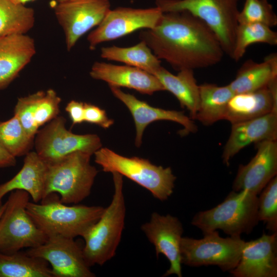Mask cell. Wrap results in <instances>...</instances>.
<instances>
[{"instance_id":"277c9868","label":"cell","mask_w":277,"mask_h":277,"mask_svg":"<svg viewBox=\"0 0 277 277\" xmlns=\"http://www.w3.org/2000/svg\"><path fill=\"white\" fill-rule=\"evenodd\" d=\"M258 209L257 195L232 190L214 208L196 213L191 224L203 234L220 229L230 236H240L250 233L258 224Z\"/></svg>"},{"instance_id":"74e56055","label":"cell","mask_w":277,"mask_h":277,"mask_svg":"<svg viewBox=\"0 0 277 277\" xmlns=\"http://www.w3.org/2000/svg\"><path fill=\"white\" fill-rule=\"evenodd\" d=\"M13 2L17 4L25 5L27 3L33 2L35 0H11Z\"/></svg>"},{"instance_id":"484cf974","label":"cell","mask_w":277,"mask_h":277,"mask_svg":"<svg viewBox=\"0 0 277 277\" xmlns=\"http://www.w3.org/2000/svg\"><path fill=\"white\" fill-rule=\"evenodd\" d=\"M0 277H54L49 264L44 259L21 250L0 251Z\"/></svg>"},{"instance_id":"f546056e","label":"cell","mask_w":277,"mask_h":277,"mask_svg":"<svg viewBox=\"0 0 277 277\" xmlns=\"http://www.w3.org/2000/svg\"><path fill=\"white\" fill-rule=\"evenodd\" d=\"M33 139L27 134L16 116L0 122V145L13 156L28 153Z\"/></svg>"},{"instance_id":"d6986e66","label":"cell","mask_w":277,"mask_h":277,"mask_svg":"<svg viewBox=\"0 0 277 277\" xmlns=\"http://www.w3.org/2000/svg\"><path fill=\"white\" fill-rule=\"evenodd\" d=\"M89 74L92 78L103 81L109 86L126 87L142 94L151 95L155 92L165 90L153 74L130 66L96 62L93 64Z\"/></svg>"},{"instance_id":"d4e9b609","label":"cell","mask_w":277,"mask_h":277,"mask_svg":"<svg viewBox=\"0 0 277 277\" xmlns=\"http://www.w3.org/2000/svg\"><path fill=\"white\" fill-rule=\"evenodd\" d=\"M200 102L194 119L204 125L224 120L227 106L234 93L228 85L204 83L199 85Z\"/></svg>"},{"instance_id":"8992f818","label":"cell","mask_w":277,"mask_h":277,"mask_svg":"<svg viewBox=\"0 0 277 277\" xmlns=\"http://www.w3.org/2000/svg\"><path fill=\"white\" fill-rule=\"evenodd\" d=\"M95 162L106 172H117L149 191L159 200L173 193L176 176L170 167L164 168L138 157H125L101 147L94 153Z\"/></svg>"},{"instance_id":"44dd1931","label":"cell","mask_w":277,"mask_h":277,"mask_svg":"<svg viewBox=\"0 0 277 277\" xmlns=\"http://www.w3.org/2000/svg\"><path fill=\"white\" fill-rule=\"evenodd\" d=\"M35 53L34 40L27 34L0 36V90L18 75Z\"/></svg>"},{"instance_id":"603a6c76","label":"cell","mask_w":277,"mask_h":277,"mask_svg":"<svg viewBox=\"0 0 277 277\" xmlns=\"http://www.w3.org/2000/svg\"><path fill=\"white\" fill-rule=\"evenodd\" d=\"M153 74L161 82L165 90L173 94L181 107L189 111L190 118L194 120L199 106L200 91L193 70L184 69L174 75L161 66Z\"/></svg>"},{"instance_id":"9a60e30c","label":"cell","mask_w":277,"mask_h":277,"mask_svg":"<svg viewBox=\"0 0 277 277\" xmlns=\"http://www.w3.org/2000/svg\"><path fill=\"white\" fill-rule=\"evenodd\" d=\"M256 153L245 165H240L232 189L245 190L258 195L277 173L276 141H264L255 143Z\"/></svg>"},{"instance_id":"e575fe53","label":"cell","mask_w":277,"mask_h":277,"mask_svg":"<svg viewBox=\"0 0 277 277\" xmlns=\"http://www.w3.org/2000/svg\"><path fill=\"white\" fill-rule=\"evenodd\" d=\"M84 122L97 125L104 129L109 128L114 123V121L108 117L105 110L87 103H84Z\"/></svg>"},{"instance_id":"4316f807","label":"cell","mask_w":277,"mask_h":277,"mask_svg":"<svg viewBox=\"0 0 277 277\" xmlns=\"http://www.w3.org/2000/svg\"><path fill=\"white\" fill-rule=\"evenodd\" d=\"M101 56L107 60L121 62L127 66L141 69L152 74L161 66V60L142 41L128 47L114 45L103 47L101 49Z\"/></svg>"},{"instance_id":"4fadbf2b","label":"cell","mask_w":277,"mask_h":277,"mask_svg":"<svg viewBox=\"0 0 277 277\" xmlns=\"http://www.w3.org/2000/svg\"><path fill=\"white\" fill-rule=\"evenodd\" d=\"M110 10L109 0H69L57 3L54 10L70 51L78 40L97 27Z\"/></svg>"},{"instance_id":"8fae6325","label":"cell","mask_w":277,"mask_h":277,"mask_svg":"<svg viewBox=\"0 0 277 277\" xmlns=\"http://www.w3.org/2000/svg\"><path fill=\"white\" fill-rule=\"evenodd\" d=\"M163 12L157 7L147 9L120 7L110 10L102 21L87 36L89 48L114 40L140 29H152Z\"/></svg>"},{"instance_id":"f35d334b","label":"cell","mask_w":277,"mask_h":277,"mask_svg":"<svg viewBox=\"0 0 277 277\" xmlns=\"http://www.w3.org/2000/svg\"><path fill=\"white\" fill-rule=\"evenodd\" d=\"M5 206H6V203H5L4 204H2L1 206H0V217L5 209Z\"/></svg>"},{"instance_id":"f1b7e54d","label":"cell","mask_w":277,"mask_h":277,"mask_svg":"<svg viewBox=\"0 0 277 277\" xmlns=\"http://www.w3.org/2000/svg\"><path fill=\"white\" fill-rule=\"evenodd\" d=\"M259 43L276 45V32L270 27L261 23H239L232 59L239 61L244 56L249 46Z\"/></svg>"},{"instance_id":"7c38bea8","label":"cell","mask_w":277,"mask_h":277,"mask_svg":"<svg viewBox=\"0 0 277 277\" xmlns=\"http://www.w3.org/2000/svg\"><path fill=\"white\" fill-rule=\"evenodd\" d=\"M26 252L46 260L51 266L54 277H94L84 258L83 247L74 239L61 235L46 241Z\"/></svg>"},{"instance_id":"3957f363","label":"cell","mask_w":277,"mask_h":277,"mask_svg":"<svg viewBox=\"0 0 277 277\" xmlns=\"http://www.w3.org/2000/svg\"><path fill=\"white\" fill-rule=\"evenodd\" d=\"M111 173L114 188L111 202L82 236L85 242L84 258L90 267L102 266L115 256L124 228L126 208L123 176L115 172Z\"/></svg>"},{"instance_id":"30bf717a","label":"cell","mask_w":277,"mask_h":277,"mask_svg":"<svg viewBox=\"0 0 277 277\" xmlns=\"http://www.w3.org/2000/svg\"><path fill=\"white\" fill-rule=\"evenodd\" d=\"M66 122L64 117L57 116L36 133L35 152L46 164L58 161L76 151L92 155L102 147L97 135L74 134L66 129Z\"/></svg>"},{"instance_id":"ba28073f","label":"cell","mask_w":277,"mask_h":277,"mask_svg":"<svg viewBox=\"0 0 277 277\" xmlns=\"http://www.w3.org/2000/svg\"><path fill=\"white\" fill-rule=\"evenodd\" d=\"M30 195L25 191L10 192L0 217V251L12 253L44 243L47 235L27 212Z\"/></svg>"},{"instance_id":"d6a6232c","label":"cell","mask_w":277,"mask_h":277,"mask_svg":"<svg viewBox=\"0 0 277 277\" xmlns=\"http://www.w3.org/2000/svg\"><path fill=\"white\" fill-rule=\"evenodd\" d=\"M35 93L34 118L39 128L58 116L61 98L52 89Z\"/></svg>"},{"instance_id":"ab89813d","label":"cell","mask_w":277,"mask_h":277,"mask_svg":"<svg viewBox=\"0 0 277 277\" xmlns=\"http://www.w3.org/2000/svg\"><path fill=\"white\" fill-rule=\"evenodd\" d=\"M57 3H60L62 2H64L69 0H55Z\"/></svg>"},{"instance_id":"4dcf8cb0","label":"cell","mask_w":277,"mask_h":277,"mask_svg":"<svg viewBox=\"0 0 277 277\" xmlns=\"http://www.w3.org/2000/svg\"><path fill=\"white\" fill-rule=\"evenodd\" d=\"M258 197V216L259 221L264 222L266 228L277 231V177L267 184Z\"/></svg>"},{"instance_id":"9c48e42d","label":"cell","mask_w":277,"mask_h":277,"mask_svg":"<svg viewBox=\"0 0 277 277\" xmlns=\"http://www.w3.org/2000/svg\"><path fill=\"white\" fill-rule=\"evenodd\" d=\"M245 242L240 236L221 237L217 230L204 233L201 239L182 237L181 263L190 267L216 265L230 272L239 263Z\"/></svg>"},{"instance_id":"d590c367","label":"cell","mask_w":277,"mask_h":277,"mask_svg":"<svg viewBox=\"0 0 277 277\" xmlns=\"http://www.w3.org/2000/svg\"><path fill=\"white\" fill-rule=\"evenodd\" d=\"M72 122V126L84 122V103L74 100L70 101L65 108Z\"/></svg>"},{"instance_id":"7402d4cb","label":"cell","mask_w":277,"mask_h":277,"mask_svg":"<svg viewBox=\"0 0 277 277\" xmlns=\"http://www.w3.org/2000/svg\"><path fill=\"white\" fill-rule=\"evenodd\" d=\"M47 169L46 163L36 152L27 153L21 169L10 180L0 185V206L5 195L16 190L28 192L33 202L41 201L44 193Z\"/></svg>"},{"instance_id":"8d00e7d4","label":"cell","mask_w":277,"mask_h":277,"mask_svg":"<svg viewBox=\"0 0 277 277\" xmlns=\"http://www.w3.org/2000/svg\"><path fill=\"white\" fill-rule=\"evenodd\" d=\"M15 164V157L12 155L0 145V169L14 166Z\"/></svg>"},{"instance_id":"ac0fdd59","label":"cell","mask_w":277,"mask_h":277,"mask_svg":"<svg viewBox=\"0 0 277 277\" xmlns=\"http://www.w3.org/2000/svg\"><path fill=\"white\" fill-rule=\"evenodd\" d=\"M276 112H272L259 117L233 124L223 149V162L229 166L231 159L249 145L264 141H276Z\"/></svg>"},{"instance_id":"2e32d148","label":"cell","mask_w":277,"mask_h":277,"mask_svg":"<svg viewBox=\"0 0 277 277\" xmlns=\"http://www.w3.org/2000/svg\"><path fill=\"white\" fill-rule=\"evenodd\" d=\"M229 272L235 277H276L277 231L245 242L239 263Z\"/></svg>"},{"instance_id":"1f68e13d","label":"cell","mask_w":277,"mask_h":277,"mask_svg":"<svg viewBox=\"0 0 277 277\" xmlns=\"http://www.w3.org/2000/svg\"><path fill=\"white\" fill-rule=\"evenodd\" d=\"M238 22L261 23L271 28L277 25V16L268 0H245L238 15Z\"/></svg>"},{"instance_id":"cb8c5ba5","label":"cell","mask_w":277,"mask_h":277,"mask_svg":"<svg viewBox=\"0 0 277 277\" xmlns=\"http://www.w3.org/2000/svg\"><path fill=\"white\" fill-rule=\"evenodd\" d=\"M277 77V55H268L262 63L246 61L239 69L235 78L228 85L234 94L247 93L267 86Z\"/></svg>"},{"instance_id":"5b68a950","label":"cell","mask_w":277,"mask_h":277,"mask_svg":"<svg viewBox=\"0 0 277 277\" xmlns=\"http://www.w3.org/2000/svg\"><path fill=\"white\" fill-rule=\"evenodd\" d=\"M92 154L73 152L55 162L47 164L43 197L56 193L66 204H77L91 193L98 171L91 165Z\"/></svg>"},{"instance_id":"52a82bcc","label":"cell","mask_w":277,"mask_h":277,"mask_svg":"<svg viewBox=\"0 0 277 277\" xmlns=\"http://www.w3.org/2000/svg\"><path fill=\"white\" fill-rule=\"evenodd\" d=\"M240 0H156L163 13L187 11L202 20L217 37L224 53L232 57Z\"/></svg>"},{"instance_id":"5bb4252c","label":"cell","mask_w":277,"mask_h":277,"mask_svg":"<svg viewBox=\"0 0 277 277\" xmlns=\"http://www.w3.org/2000/svg\"><path fill=\"white\" fill-rule=\"evenodd\" d=\"M141 228L154 246L157 257L162 254L170 263L163 276L175 274L182 277L180 246L184 229L179 219L169 214L164 215L154 212Z\"/></svg>"},{"instance_id":"ffe728a7","label":"cell","mask_w":277,"mask_h":277,"mask_svg":"<svg viewBox=\"0 0 277 277\" xmlns=\"http://www.w3.org/2000/svg\"><path fill=\"white\" fill-rule=\"evenodd\" d=\"M272 112L277 113V77L257 90L234 94L228 103L224 120L233 124Z\"/></svg>"},{"instance_id":"6da1fadb","label":"cell","mask_w":277,"mask_h":277,"mask_svg":"<svg viewBox=\"0 0 277 277\" xmlns=\"http://www.w3.org/2000/svg\"><path fill=\"white\" fill-rule=\"evenodd\" d=\"M139 38L159 60L178 71L213 66L224 54L214 32L185 11L163 13L157 24L141 31Z\"/></svg>"},{"instance_id":"836d02e7","label":"cell","mask_w":277,"mask_h":277,"mask_svg":"<svg viewBox=\"0 0 277 277\" xmlns=\"http://www.w3.org/2000/svg\"><path fill=\"white\" fill-rule=\"evenodd\" d=\"M35 100V92L19 97L14 109V115L18 118L27 134L33 138L38 131L34 118Z\"/></svg>"},{"instance_id":"83f0119b","label":"cell","mask_w":277,"mask_h":277,"mask_svg":"<svg viewBox=\"0 0 277 277\" xmlns=\"http://www.w3.org/2000/svg\"><path fill=\"white\" fill-rule=\"evenodd\" d=\"M35 12L25 5L0 0V36L27 34L34 25Z\"/></svg>"},{"instance_id":"e0dca14e","label":"cell","mask_w":277,"mask_h":277,"mask_svg":"<svg viewBox=\"0 0 277 277\" xmlns=\"http://www.w3.org/2000/svg\"><path fill=\"white\" fill-rule=\"evenodd\" d=\"M109 87L114 96L126 105L133 116L136 129L135 145L137 147H140L142 144L145 128L154 121L166 120L177 123L184 127L182 134L197 131L196 126L192 120L182 111L153 107L134 95L123 92L119 87Z\"/></svg>"},{"instance_id":"7a4b0ae2","label":"cell","mask_w":277,"mask_h":277,"mask_svg":"<svg viewBox=\"0 0 277 277\" xmlns=\"http://www.w3.org/2000/svg\"><path fill=\"white\" fill-rule=\"evenodd\" d=\"M100 206H68L56 193H50L41 203L29 202L27 212L47 237L61 235L74 239L82 235L102 214Z\"/></svg>"}]
</instances>
